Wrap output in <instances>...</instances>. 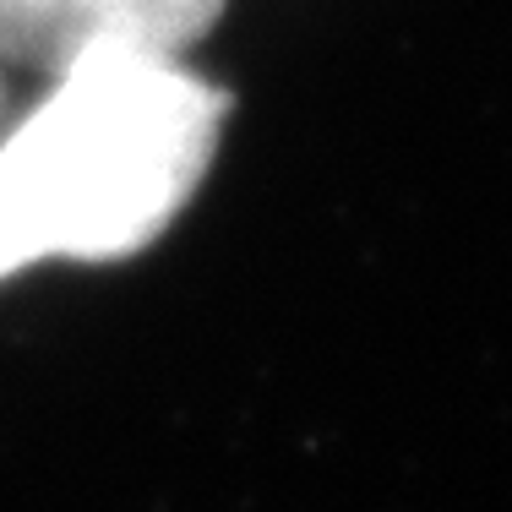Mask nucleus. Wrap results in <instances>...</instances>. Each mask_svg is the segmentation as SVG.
<instances>
[{
    "label": "nucleus",
    "mask_w": 512,
    "mask_h": 512,
    "mask_svg": "<svg viewBox=\"0 0 512 512\" xmlns=\"http://www.w3.org/2000/svg\"><path fill=\"white\" fill-rule=\"evenodd\" d=\"M224 0H0V60L60 77L88 55H186Z\"/></svg>",
    "instance_id": "f03ea898"
},
{
    "label": "nucleus",
    "mask_w": 512,
    "mask_h": 512,
    "mask_svg": "<svg viewBox=\"0 0 512 512\" xmlns=\"http://www.w3.org/2000/svg\"><path fill=\"white\" fill-rule=\"evenodd\" d=\"M224 93L180 55H88L0 142V278L44 262H115L153 246L197 197Z\"/></svg>",
    "instance_id": "f257e3e1"
}]
</instances>
